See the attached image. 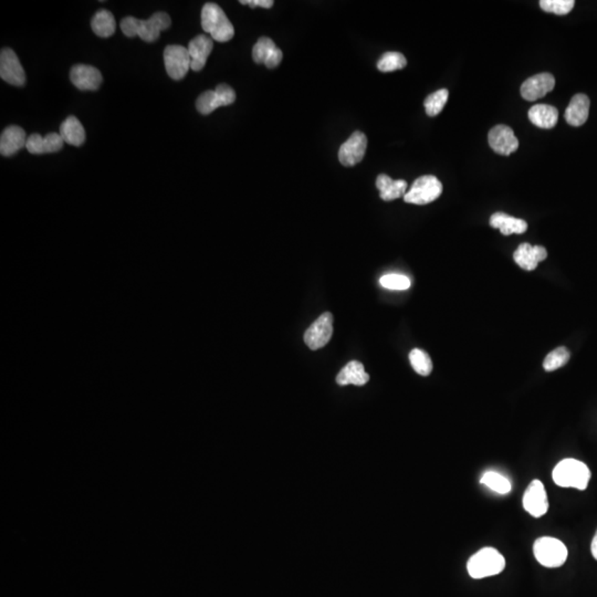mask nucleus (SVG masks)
<instances>
[{"mask_svg":"<svg viewBox=\"0 0 597 597\" xmlns=\"http://www.w3.org/2000/svg\"><path fill=\"white\" fill-rule=\"evenodd\" d=\"M370 380V375L364 370L363 364L358 360H351L346 364L336 376V383L338 385L346 386L356 385L363 386Z\"/></svg>","mask_w":597,"mask_h":597,"instance_id":"21","label":"nucleus"},{"mask_svg":"<svg viewBox=\"0 0 597 597\" xmlns=\"http://www.w3.org/2000/svg\"><path fill=\"white\" fill-rule=\"evenodd\" d=\"M575 1L573 0H541V9L546 13L556 14L559 16L568 15L574 8Z\"/></svg>","mask_w":597,"mask_h":597,"instance_id":"33","label":"nucleus"},{"mask_svg":"<svg viewBox=\"0 0 597 597\" xmlns=\"http://www.w3.org/2000/svg\"><path fill=\"white\" fill-rule=\"evenodd\" d=\"M591 472L584 462L574 458L561 460L553 469V482L562 488L585 490L591 480Z\"/></svg>","mask_w":597,"mask_h":597,"instance_id":"2","label":"nucleus"},{"mask_svg":"<svg viewBox=\"0 0 597 597\" xmlns=\"http://www.w3.org/2000/svg\"><path fill=\"white\" fill-rule=\"evenodd\" d=\"M0 77L4 81L16 87H23L26 83V74L14 50H1L0 53Z\"/></svg>","mask_w":597,"mask_h":597,"instance_id":"12","label":"nucleus"},{"mask_svg":"<svg viewBox=\"0 0 597 597\" xmlns=\"http://www.w3.org/2000/svg\"><path fill=\"white\" fill-rule=\"evenodd\" d=\"M28 137L19 126H8L0 136V153L3 156H13L27 145Z\"/></svg>","mask_w":597,"mask_h":597,"instance_id":"19","label":"nucleus"},{"mask_svg":"<svg viewBox=\"0 0 597 597\" xmlns=\"http://www.w3.org/2000/svg\"><path fill=\"white\" fill-rule=\"evenodd\" d=\"M212 48H214V42L207 36L199 35L193 40H190L187 48L190 60H192L190 69L193 71H200L204 69L208 57L212 53Z\"/></svg>","mask_w":597,"mask_h":597,"instance_id":"18","label":"nucleus"},{"mask_svg":"<svg viewBox=\"0 0 597 597\" xmlns=\"http://www.w3.org/2000/svg\"><path fill=\"white\" fill-rule=\"evenodd\" d=\"M172 24L170 16L165 13H156L150 19L141 20L134 17L124 18L121 29L126 37L141 38L146 42H154L160 38L163 30L168 29Z\"/></svg>","mask_w":597,"mask_h":597,"instance_id":"1","label":"nucleus"},{"mask_svg":"<svg viewBox=\"0 0 597 597\" xmlns=\"http://www.w3.org/2000/svg\"><path fill=\"white\" fill-rule=\"evenodd\" d=\"M506 569V559L494 548H484L467 562L469 575L476 580L500 574Z\"/></svg>","mask_w":597,"mask_h":597,"instance_id":"3","label":"nucleus"},{"mask_svg":"<svg viewBox=\"0 0 597 597\" xmlns=\"http://www.w3.org/2000/svg\"><path fill=\"white\" fill-rule=\"evenodd\" d=\"M240 4L242 5H249L251 8L261 7L269 9L274 6V3L272 0H242Z\"/></svg>","mask_w":597,"mask_h":597,"instance_id":"36","label":"nucleus"},{"mask_svg":"<svg viewBox=\"0 0 597 597\" xmlns=\"http://www.w3.org/2000/svg\"><path fill=\"white\" fill-rule=\"evenodd\" d=\"M410 362L415 372L422 376H428L432 372V362L425 351L414 348L410 351Z\"/></svg>","mask_w":597,"mask_h":597,"instance_id":"28","label":"nucleus"},{"mask_svg":"<svg viewBox=\"0 0 597 597\" xmlns=\"http://www.w3.org/2000/svg\"><path fill=\"white\" fill-rule=\"evenodd\" d=\"M92 30L101 38H109L115 33L116 23L114 16L108 10H99L91 23Z\"/></svg>","mask_w":597,"mask_h":597,"instance_id":"26","label":"nucleus"},{"mask_svg":"<svg viewBox=\"0 0 597 597\" xmlns=\"http://www.w3.org/2000/svg\"><path fill=\"white\" fill-rule=\"evenodd\" d=\"M556 87V79L551 73H540L529 78L521 85V95L526 101H536L546 97Z\"/></svg>","mask_w":597,"mask_h":597,"instance_id":"14","label":"nucleus"},{"mask_svg":"<svg viewBox=\"0 0 597 597\" xmlns=\"http://www.w3.org/2000/svg\"><path fill=\"white\" fill-rule=\"evenodd\" d=\"M570 351L564 346L553 350L551 353L546 355L543 362V368L546 372H553L564 366L570 360Z\"/></svg>","mask_w":597,"mask_h":597,"instance_id":"31","label":"nucleus"},{"mask_svg":"<svg viewBox=\"0 0 597 597\" xmlns=\"http://www.w3.org/2000/svg\"><path fill=\"white\" fill-rule=\"evenodd\" d=\"M548 258V251L542 246H532V244H521L518 249L514 251V259L519 266L526 271H532L538 266L539 262Z\"/></svg>","mask_w":597,"mask_h":597,"instance_id":"16","label":"nucleus"},{"mask_svg":"<svg viewBox=\"0 0 597 597\" xmlns=\"http://www.w3.org/2000/svg\"><path fill=\"white\" fill-rule=\"evenodd\" d=\"M450 97L448 90L442 89L430 94L425 100L424 105L428 116H436L442 111Z\"/></svg>","mask_w":597,"mask_h":597,"instance_id":"30","label":"nucleus"},{"mask_svg":"<svg viewBox=\"0 0 597 597\" xmlns=\"http://www.w3.org/2000/svg\"><path fill=\"white\" fill-rule=\"evenodd\" d=\"M489 145L499 155L509 156L518 150V138L509 126L497 125L490 130L488 135Z\"/></svg>","mask_w":597,"mask_h":597,"instance_id":"13","label":"nucleus"},{"mask_svg":"<svg viewBox=\"0 0 597 597\" xmlns=\"http://www.w3.org/2000/svg\"><path fill=\"white\" fill-rule=\"evenodd\" d=\"M407 65V60L400 52H386L378 62V69L382 72H393L404 69Z\"/></svg>","mask_w":597,"mask_h":597,"instance_id":"29","label":"nucleus"},{"mask_svg":"<svg viewBox=\"0 0 597 597\" xmlns=\"http://www.w3.org/2000/svg\"><path fill=\"white\" fill-rule=\"evenodd\" d=\"M376 187L380 190V196L385 202H392L400 197H404L407 193V183L406 180H393L386 174H380L376 178Z\"/></svg>","mask_w":597,"mask_h":597,"instance_id":"23","label":"nucleus"},{"mask_svg":"<svg viewBox=\"0 0 597 597\" xmlns=\"http://www.w3.org/2000/svg\"><path fill=\"white\" fill-rule=\"evenodd\" d=\"M480 482L488 487L489 489H492V492H497V494H507L512 489L511 482H509L508 479L502 474H498V472H486L480 479Z\"/></svg>","mask_w":597,"mask_h":597,"instance_id":"27","label":"nucleus"},{"mask_svg":"<svg viewBox=\"0 0 597 597\" xmlns=\"http://www.w3.org/2000/svg\"><path fill=\"white\" fill-rule=\"evenodd\" d=\"M60 135L65 143L81 146L85 142V131L81 122L76 116H69L60 126Z\"/></svg>","mask_w":597,"mask_h":597,"instance_id":"25","label":"nucleus"},{"mask_svg":"<svg viewBox=\"0 0 597 597\" xmlns=\"http://www.w3.org/2000/svg\"><path fill=\"white\" fill-rule=\"evenodd\" d=\"M63 145H65V141L62 140L60 134L49 133L46 136H41L40 134L35 133L28 137L26 148L29 153L41 155V154L59 152Z\"/></svg>","mask_w":597,"mask_h":597,"instance_id":"17","label":"nucleus"},{"mask_svg":"<svg viewBox=\"0 0 597 597\" xmlns=\"http://www.w3.org/2000/svg\"><path fill=\"white\" fill-rule=\"evenodd\" d=\"M70 80L74 87L81 91H97L103 81L101 72L97 68L87 65H77L70 71Z\"/></svg>","mask_w":597,"mask_h":597,"instance_id":"15","label":"nucleus"},{"mask_svg":"<svg viewBox=\"0 0 597 597\" xmlns=\"http://www.w3.org/2000/svg\"><path fill=\"white\" fill-rule=\"evenodd\" d=\"M236 101V92L228 84L222 83L217 85L214 91H206L200 94L196 108L199 113L204 115L212 113L220 106H227Z\"/></svg>","mask_w":597,"mask_h":597,"instance_id":"7","label":"nucleus"},{"mask_svg":"<svg viewBox=\"0 0 597 597\" xmlns=\"http://www.w3.org/2000/svg\"><path fill=\"white\" fill-rule=\"evenodd\" d=\"M591 552H592L593 558L597 561V531L595 533L594 538H593L592 543H591Z\"/></svg>","mask_w":597,"mask_h":597,"instance_id":"37","label":"nucleus"},{"mask_svg":"<svg viewBox=\"0 0 597 597\" xmlns=\"http://www.w3.org/2000/svg\"><path fill=\"white\" fill-rule=\"evenodd\" d=\"M524 510L533 518H541L548 512L549 500L542 482L536 479L530 482L522 499Z\"/></svg>","mask_w":597,"mask_h":597,"instance_id":"10","label":"nucleus"},{"mask_svg":"<svg viewBox=\"0 0 597 597\" xmlns=\"http://www.w3.org/2000/svg\"><path fill=\"white\" fill-rule=\"evenodd\" d=\"M442 193V182L436 176L424 175L415 180L410 190L405 194L404 200L414 205H427L435 202Z\"/></svg>","mask_w":597,"mask_h":597,"instance_id":"6","label":"nucleus"},{"mask_svg":"<svg viewBox=\"0 0 597 597\" xmlns=\"http://www.w3.org/2000/svg\"><path fill=\"white\" fill-rule=\"evenodd\" d=\"M333 336V316L330 312L321 314L304 333V343L312 351L324 348Z\"/></svg>","mask_w":597,"mask_h":597,"instance_id":"8","label":"nucleus"},{"mask_svg":"<svg viewBox=\"0 0 597 597\" xmlns=\"http://www.w3.org/2000/svg\"><path fill=\"white\" fill-rule=\"evenodd\" d=\"M368 148V138L362 132H354L346 143L341 145L338 150V161L342 165L351 166L360 163L365 155Z\"/></svg>","mask_w":597,"mask_h":597,"instance_id":"11","label":"nucleus"},{"mask_svg":"<svg viewBox=\"0 0 597 597\" xmlns=\"http://www.w3.org/2000/svg\"><path fill=\"white\" fill-rule=\"evenodd\" d=\"M490 226L500 230L504 236L512 234H524L528 229L526 220L511 217L504 212H496L490 217Z\"/></svg>","mask_w":597,"mask_h":597,"instance_id":"24","label":"nucleus"},{"mask_svg":"<svg viewBox=\"0 0 597 597\" xmlns=\"http://www.w3.org/2000/svg\"><path fill=\"white\" fill-rule=\"evenodd\" d=\"M380 284L388 290H407L410 289V280L403 274H386L380 278Z\"/></svg>","mask_w":597,"mask_h":597,"instance_id":"34","label":"nucleus"},{"mask_svg":"<svg viewBox=\"0 0 597 597\" xmlns=\"http://www.w3.org/2000/svg\"><path fill=\"white\" fill-rule=\"evenodd\" d=\"M282 57H284V55H282L281 50L279 48H276V50L272 52V55L264 62V66L269 69H274L281 63Z\"/></svg>","mask_w":597,"mask_h":597,"instance_id":"35","label":"nucleus"},{"mask_svg":"<svg viewBox=\"0 0 597 597\" xmlns=\"http://www.w3.org/2000/svg\"><path fill=\"white\" fill-rule=\"evenodd\" d=\"M276 45L270 38L261 37L252 48V59L258 65H261L268 60L276 50Z\"/></svg>","mask_w":597,"mask_h":597,"instance_id":"32","label":"nucleus"},{"mask_svg":"<svg viewBox=\"0 0 597 597\" xmlns=\"http://www.w3.org/2000/svg\"><path fill=\"white\" fill-rule=\"evenodd\" d=\"M533 554L544 568H560L568 560V548L559 539L542 536L533 544Z\"/></svg>","mask_w":597,"mask_h":597,"instance_id":"5","label":"nucleus"},{"mask_svg":"<svg viewBox=\"0 0 597 597\" xmlns=\"http://www.w3.org/2000/svg\"><path fill=\"white\" fill-rule=\"evenodd\" d=\"M529 119L540 129H553L558 123L559 111L548 104H536L529 110Z\"/></svg>","mask_w":597,"mask_h":597,"instance_id":"22","label":"nucleus"},{"mask_svg":"<svg viewBox=\"0 0 597 597\" xmlns=\"http://www.w3.org/2000/svg\"><path fill=\"white\" fill-rule=\"evenodd\" d=\"M166 72L173 80H182L190 69V52L183 46H167L164 50Z\"/></svg>","mask_w":597,"mask_h":597,"instance_id":"9","label":"nucleus"},{"mask_svg":"<svg viewBox=\"0 0 597 597\" xmlns=\"http://www.w3.org/2000/svg\"><path fill=\"white\" fill-rule=\"evenodd\" d=\"M202 27L218 42H227L234 36V28L224 10L216 4L208 3L202 9Z\"/></svg>","mask_w":597,"mask_h":597,"instance_id":"4","label":"nucleus"},{"mask_svg":"<svg viewBox=\"0 0 597 597\" xmlns=\"http://www.w3.org/2000/svg\"><path fill=\"white\" fill-rule=\"evenodd\" d=\"M590 99L585 94H575L565 111V120L570 125L581 126L588 121L590 113Z\"/></svg>","mask_w":597,"mask_h":597,"instance_id":"20","label":"nucleus"}]
</instances>
